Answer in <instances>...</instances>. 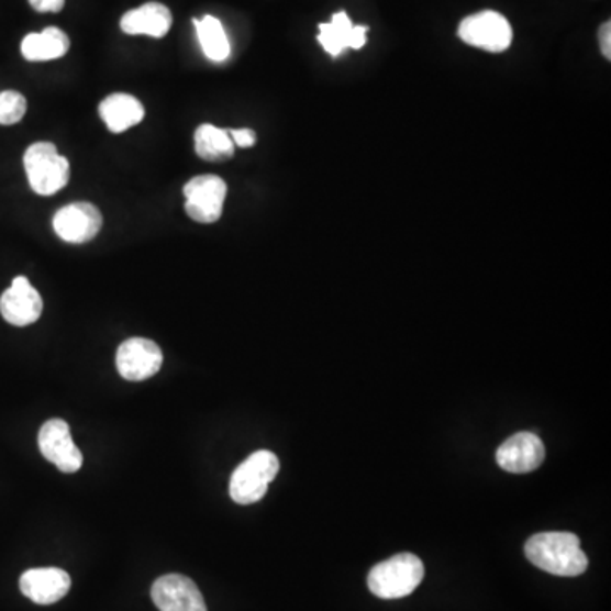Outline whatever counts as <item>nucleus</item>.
Returning a JSON list of instances; mask_svg holds the SVG:
<instances>
[{"label": "nucleus", "mask_w": 611, "mask_h": 611, "mask_svg": "<svg viewBox=\"0 0 611 611\" xmlns=\"http://www.w3.org/2000/svg\"><path fill=\"white\" fill-rule=\"evenodd\" d=\"M30 4L37 12H60L65 0H30Z\"/></svg>", "instance_id": "nucleus-22"}, {"label": "nucleus", "mask_w": 611, "mask_h": 611, "mask_svg": "<svg viewBox=\"0 0 611 611\" xmlns=\"http://www.w3.org/2000/svg\"><path fill=\"white\" fill-rule=\"evenodd\" d=\"M37 445L43 457L62 473H79L82 467V452L71 438L70 426L60 418H53L42 426L37 435Z\"/></svg>", "instance_id": "nucleus-7"}, {"label": "nucleus", "mask_w": 611, "mask_h": 611, "mask_svg": "<svg viewBox=\"0 0 611 611\" xmlns=\"http://www.w3.org/2000/svg\"><path fill=\"white\" fill-rule=\"evenodd\" d=\"M43 313V299L26 277H15L0 298V314L14 326L36 323Z\"/></svg>", "instance_id": "nucleus-12"}, {"label": "nucleus", "mask_w": 611, "mask_h": 611, "mask_svg": "<svg viewBox=\"0 0 611 611\" xmlns=\"http://www.w3.org/2000/svg\"><path fill=\"white\" fill-rule=\"evenodd\" d=\"M195 146L198 157L205 162H226L235 155V143L230 131L213 124H201L196 130Z\"/></svg>", "instance_id": "nucleus-18"}, {"label": "nucleus", "mask_w": 611, "mask_h": 611, "mask_svg": "<svg viewBox=\"0 0 611 611\" xmlns=\"http://www.w3.org/2000/svg\"><path fill=\"white\" fill-rule=\"evenodd\" d=\"M27 111V101L23 93L15 90L0 92V124L11 126L23 120Z\"/></svg>", "instance_id": "nucleus-20"}, {"label": "nucleus", "mask_w": 611, "mask_h": 611, "mask_svg": "<svg viewBox=\"0 0 611 611\" xmlns=\"http://www.w3.org/2000/svg\"><path fill=\"white\" fill-rule=\"evenodd\" d=\"M367 26H354L347 12H336L330 23L320 24L318 42L332 56L342 55L343 49H360L367 43Z\"/></svg>", "instance_id": "nucleus-14"}, {"label": "nucleus", "mask_w": 611, "mask_h": 611, "mask_svg": "<svg viewBox=\"0 0 611 611\" xmlns=\"http://www.w3.org/2000/svg\"><path fill=\"white\" fill-rule=\"evenodd\" d=\"M458 37L476 48L489 53H503L513 42V30L500 12L482 11L464 19L458 26Z\"/></svg>", "instance_id": "nucleus-5"}, {"label": "nucleus", "mask_w": 611, "mask_h": 611, "mask_svg": "<svg viewBox=\"0 0 611 611\" xmlns=\"http://www.w3.org/2000/svg\"><path fill=\"white\" fill-rule=\"evenodd\" d=\"M526 559L548 575L575 578L588 569V557L578 535L569 532H544L525 544Z\"/></svg>", "instance_id": "nucleus-1"}, {"label": "nucleus", "mask_w": 611, "mask_h": 611, "mask_svg": "<svg viewBox=\"0 0 611 611\" xmlns=\"http://www.w3.org/2000/svg\"><path fill=\"white\" fill-rule=\"evenodd\" d=\"M280 463L270 451H258L240 464L230 481V496L238 504H254L260 501L270 482L279 474Z\"/></svg>", "instance_id": "nucleus-4"}, {"label": "nucleus", "mask_w": 611, "mask_h": 611, "mask_svg": "<svg viewBox=\"0 0 611 611\" xmlns=\"http://www.w3.org/2000/svg\"><path fill=\"white\" fill-rule=\"evenodd\" d=\"M170 9L160 2H148V4L140 5L133 11L126 12L121 18V30L131 36L164 37L171 27Z\"/></svg>", "instance_id": "nucleus-15"}, {"label": "nucleus", "mask_w": 611, "mask_h": 611, "mask_svg": "<svg viewBox=\"0 0 611 611\" xmlns=\"http://www.w3.org/2000/svg\"><path fill=\"white\" fill-rule=\"evenodd\" d=\"M56 235L64 242L80 245L90 242L101 232L102 214L90 202H71L53 218Z\"/></svg>", "instance_id": "nucleus-9"}, {"label": "nucleus", "mask_w": 611, "mask_h": 611, "mask_svg": "<svg viewBox=\"0 0 611 611\" xmlns=\"http://www.w3.org/2000/svg\"><path fill=\"white\" fill-rule=\"evenodd\" d=\"M226 195V182L213 174L190 179L184 187L187 216L196 223H216L223 214Z\"/></svg>", "instance_id": "nucleus-6"}, {"label": "nucleus", "mask_w": 611, "mask_h": 611, "mask_svg": "<svg viewBox=\"0 0 611 611\" xmlns=\"http://www.w3.org/2000/svg\"><path fill=\"white\" fill-rule=\"evenodd\" d=\"M70 49V40L58 27H46L42 33L27 34L21 45L27 62H49L62 58Z\"/></svg>", "instance_id": "nucleus-17"}, {"label": "nucleus", "mask_w": 611, "mask_h": 611, "mask_svg": "<svg viewBox=\"0 0 611 611\" xmlns=\"http://www.w3.org/2000/svg\"><path fill=\"white\" fill-rule=\"evenodd\" d=\"M71 579L58 567L30 569L19 579V588L24 597L37 604H53L67 597Z\"/></svg>", "instance_id": "nucleus-13"}, {"label": "nucleus", "mask_w": 611, "mask_h": 611, "mask_svg": "<svg viewBox=\"0 0 611 611\" xmlns=\"http://www.w3.org/2000/svg\"><path fill=\"white\" fill-rule=\"evenodd\" d=\"M24 168L31 189L40 196L60 192L70 179V164L53 143L40 142L24 153Z\"/></svg>", "instance_id": "nucleus-3"}, {"label": "nucleus", "mask_w": 611, "mask_h": 611, "mask_svg": "<svg viewBox=\"0 0 611 611\" xmlns=\"http://www.w3.org/2000/svg\"><path fill=\"white\" fill-rule=\"evenodd\" d=\"M545 447L541 436L522 432L510 436L498 452L496 463L511 474H526L538 469L544 463Z\"/></svg>", "instance_id": "nucleus-11"}, {"label": "nucleus", "mask_w": 611, "mask_h": 611, "mask_svg": "<svg viewBox=\"0 0 611 611\" xmlns=\"http://www.w3.org/2000/svg\"><path fill=\"white\" fill-rule=\"evenodd\" d=\"M195 26L202 52L209 60L216 62V64L226 60L232 48H230L223 24L213 15H204L202 19H195Z\"/></svg>", "instance_id": "nucleus-19"}, {"label": "nucleus", "mask_w": 611, "mask_h": 611, "mask_svg": "<svg viewBox=\"0 0 611 611\" xmlns=\"http://www.w3.org/2000/svg\"><path fill=\"white\" fill-rule=\"evenodd\" d=\"M425 578V566L414 554H398L373 567L367 578L370 593L380 600H399L413 593Z\"/></svg>", "instance_id": "nucleus-2"}, {"label": "nucleus", "mask_w": 611, "mask_h": 611, "mask_svg": "<svg viewBox=\"0 0 611 611\" xmlns=\"http://www.w3.org/2000/svg\"><path fill=\"white\" fill-rule=\"evenodd\" d=\"M99 114L109 131L123 133V131L142 123L145 118V108L135 96L118 92L111 93L101 102Z\"/></svg>", "instance_id": "nucleus-16"}, {"label": "nucleus", "mask_w": 611, "mask_h": 611, "mask_svg": "<svg viewBox=\"0 0 611 611\" xmlns=\"http://www.w3.org/2000/svg\"><path fill=\"white\" fill-rule=\"evenodd\" d=\"M152 598L160 611H208L198 585L182 575L158 578L153 582Z\"/></svg>", "instance_id": "nucleus-10"}, {"label": "nucleus", "mask_w": 611, "mask_h": 611, "mask_svg": "<svg viewBox=\"0 0 611 611\" xmlns=\"http://www.w3.org/2000/svg\"><path fill=\"white\" fill-rule=\"evenodd\" d=\"M600 48L607 60H611V24L604 23L600 30Z\"/></svg>", "instance_id": "nucleus-23"}, {"label": "nucleus", "mask_w": 611, "mask_h": 611, "mask_svg": "<svg viewBox=\"0 0 611 611\" xmlns=\"http://www.w3.org/2000/svg\"><path fill=\"white\" fill-rule=\"evenodd\" d=\"M230 136H232L233 143L235 146H240V148H251L257 143V135H255V131L252 130H233L230 131Z\"/></svg>", "instance_id": "nucleus-21"}, {"label": "nucleus", "mask_w": 611, "mask_h": 611, "mask_svg": "<svg viewBox=\"0 0 611 611\" xmlns=\"http://www.w3.org/2000/svg\"><path fill=\"white\" fill-rule=\"evenodd\" d=\"M164 355L157 343L148 338L126 340L118 348L116 366L118 373L123 379L140 382L149 379L162 369Z\"/></svg>", "instance_id": "nucleus-8"}]
</instances>
